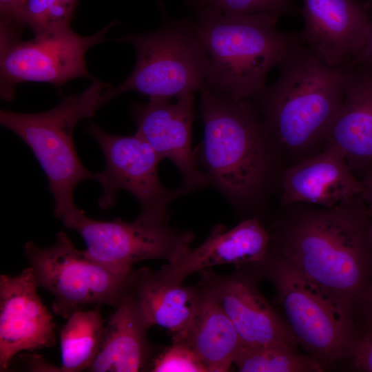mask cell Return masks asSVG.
<instances>
[{
	"instance_id": "cell-1",
	"label": "cell",
	"mask_w": 372,
	"mask_h": 372,
	"mask_svg": "<svg viewBox=\"0 0 372 372\" xmlns=\"http://www.w3.org/2000/svg\"><path fill=\"white\" fill-rule=\"evenodd\" d=\"M371 223L361 196L303 208L279 229L276 254L355 310L372 282Z\"/></svg>"
},
{
	"instance_id": "cell-2",
	"label": "cell",
	"mask_w": 372,
	"mask_h": 372,
	"mask_svg": "<svg viewBox=\"0 0 372 372\" xmlns=\"http://www.w3.org/2000/svg\"><path fill=\"white\" fill-rule=\"evenodd\" d=\"M278 68L276 81L254 99L272 143L304 153L325 143L342 105L347 65L326 64L300 39Z\"/></svg>"
},
{
	"instance_id": "cell-3",
	"label": "cell",
	"mask_w": 372,
	"mask_h": 372,
	"mask_svg": "<svg viewBox=\"0 0 372 372\" xmlns=\"http://www.w3.org/2000/svg\"><path fill=\"white\" fill-rule=\"evenodd\" d=\"M278 19L265 13L227 15L213 8L198 10L192 25L210 60L204 88L237 101L258 96L267 87L269 72L300 41L299 34L278 29Z\"/></svg>"
},
{
	"instance_id": "cell-4",
	"label": "cell",
	"mask_w": 372,
	"mask_h": 372,
	"mask_svg": "<svg viewBox=\"0 0 372 372\" xmlns=\"http://www.w3.org/2000/svg\"><path fill=\"white\" fill-rule=\"evenodd\" d=\"M203 165L211 181L236 205H248L267 180L272 142L251 99L237 101L207 88L200 92Z\"/></svg>"
},
{
	"instance_id": "cell-5",
	"label": "cell",
	"mask_w": 372,
	"mask_h": 372,
	"mask_svg": "<svg viewBox=\"0 0 372 372\" xmlns=\"http://www.w3.org/2000/svg\"><path fill=\"white\" fill-rule=\"evenodd\" d=\"M110 87L94 79L81 94L68 96L50 110L28 114L0 111L1 125L28 145L44 171L57 218L76 207L73 198L76 185L96 179V173L81 162L73 133L80 121L92 118L103 106L102 94Z\"/></svg>"
},
{
	"instance_id": "cell-6",
	"label": "cell",
	"mask_w": 372,
	"mask_h": 372,
	"mask_svg": "<svg viewBox=\"0 0 372 372\" xmlns=\"http://www.w3.org/2000/svg\"><path fill=\"white\" fill-rule=\"evenodd\" d=\"M276 289L299 344L322 363L351 355L358 337L354 309L277 254L254 264Z\"/></svg>"
},
{
	"instance_id": "cell-7",
	"label": "cell",
	"mask_w": 372,
	"mask_h": 372,
	"mask_svg": "<svg viewBox=\"0 0 372 372\" xmlns=\"http://www.w3.org/2000/svg\"><path fill=\"white\" fill-rule=\"evenodd\" d=\"M116 41L134 47L136 61L122 83L103 92V105L127 91L149 97L176 98L205 87L210 60L194 32L192 19L169 21L157 30L127 34Z\"/></svg>"
},
{
	"instance_id": "cell-8",
	"label": "cell",
	"mask_w": 372,
	"mask_h": 372,
	"mask_svg": "<svg viewBox=\"0 0 372 372\" xmlns=\"http://www.w3.org/2000/svg\"><path fill=\"white\" fill-rule=\"evenodd\" d=\"M24 253L39 286L54 296L53 311L66 320L90 306L115 307L130 291L134 270H111L78 249L63 231L50 247L26 242Z\"/></svg>"
},
{
	"instance_id": "cell-9",
	"label": "cell",
	"mask_w": 372,
	"mask_h": 372,
	"mask_svg": "<svg viewBox=\"0 0 372 372\" xmlns=\"http://www.w3.org/2000/svg\"><path fill=\"white\" fill-rule=\"evenodd\" d=\"M65 227L83 239L90 258L110 269L130 273L138 262L159 259L170 263L190 247L194 235L169 225V219L138 216L131 222L120 218L104 221L90 218L77 207L61 218Z\"/></svg>"
},
{
	"instance_id": "cell-10",
	"label": "cell",
	"mask_w": 372,
	"mask_h": 372,
	"mask_svg": "<svg viewBox=\"0 0 372 372\" xmlns=\"http://www.w3.org/2000/svg\"><path fill=\"white\" fill-rule=\"evenodd\" d=\"M116 21L94 34L83 37L70 25L45 32L28 41L13 33L1 34V96L10 100L14 87L24 81L63 84L78 77L92 78L85 56L92 46L103 42Z\"/></svg>"
},
{
	"instance_id": "cell-11",
	"label": "cell",
	"mask_w": 372,
	"mask_h": 372,
	"mask_svg": "<svg viewBox=\"0 0 372 372\" xmlns=\"http://www.w3.org/2000/svg\"><path fill=\"white\" fill-rule=\"evenodd\" d=\"M86 132L96 140L105 161L104 171L96 173V181L103 190L99 207H112L117 192L125 189L139 203L138 216L169 219L170 203L189 192L183 186L169 189L161 184L158 174L161 158L149 144L136 132L132 136L111 134L94 123Z\"/></svg>"
},
{
	"instance_id": "cell-12",
	"label": "cell",
	"mask_w": 372,
	"mask_h": 372,
	"mask_svg": "<svg viewBox=\"0 0 372 372\" xmlns=\"http://www.w3.org/2000/svg\"><path fill=\"white\" fill-rule=\"evenodd\" d=\"M199 273V282L213 293L243 345H278L297 350V339L261 293L254 273L237 271L220 275L209 269Z\"/></svg>"
},
{
	"instance_id": "cell-13",
	"label": "cell",
	"mask_w": 372,
	"mask_h": 372,
	"mask_svg": "<svg viewBox=\"0 0 372 372\" xmlns=\"http://www.w3.org/2000/svg\"><path fill=\"white\" fill-rule=\"evenodd\" d=\"M32 269L0 276V371H7L14 357L23 351L53 347V318L37 293Z\"/></svg>"
},
{
	"instance_id": "cell-14",
	"label": "cell",
	"mask_w": 372,
	"mask_h": 372,
	"mask_svg": "<svg viewBox=\"0 0 372 372\" xmlns=\"http://www.w3.org/2000/svg\"><path fill=\"white\" fill-rule=\"evenodd\" d=\"M173 98L149 97L145 104L136 103L132 116L138 133L152 147L161 160H170L180 171L183 186L189 192L209 183L198 167L192 149V127L194 118V94Z\"/></svg>"
},
{
	"instance_id": "cell-15",
	"label": "cell",
	"mask_w": 372,
	"mask_h": 372,
	"mask_svg": "<svg viewBox=\"0 0 372 372\" xmlns=\"http://www.w3.org/2000/svg\"><path fill=\"white\" fill-rule=\"evenodd\" d=\"M301 41L326 64L349 65L367 36L366 6L353 0H303Z\"/></svg>"
},
{
	"instance_id": "cell-16",
	"label": "cell",
	"mask_w": 372,
	"mask_h": 372,
	"mask_svg": "<svg viewBox=\"0 0 372 372\" xmlns=\"http://www.w3.org/2000/svg\"><path fill=\"white\" fill-rule=\"evenodd\" d=\"M270 245L269 233L256 218L246 219L230 229L217 225L200 245L189 247L154 273L164 282L180 284L189 276L211 267L258 263L266 257Z\"/></svg>"
},
{
	"instance_id": "cell-17",
	"label": "cell",
	"mask_w": 372,
	"mask_h": 372,
	"mask_svg": "<svg viewBox=\"0 0 372 372\" xmlns=\"http://www.w3.org/2000/svg\"><path fill=\"white\" fill-rule=\"evenodd\" d=\"M281 189L283 206L306 203L331 207L361 196L363 185L340 150L324 144L321 152L304 158L283 172Z\"/></svg>"
},
{
	"instance_id": "cell-18",
	"label": "cell",
	"mask_w": 372,
	"mask_h": 372,
	"mask_svg": "<svg viewBox=\"0 0 372 372\" xmlns=\"http://www.w3.org/2000/svg\"><path fill=\"white\" fill-rule=\"evenodd\" d=\"M324 144L340 150L362 180L372 169V66L347 65L342 105Z\"/></svg>"
},
{
	"instance_id": "cell-19",
	"label": "cell",
	"mask_w": 372,
	"mask_h": 372,
	"mask_svg": "<svg viewBox=\"0 0 372 372\" xmlns=\"http://www.w3.org/2000/svg\"><path fill=\"white\" fill-rule=\"evenodd\" d=\"M114 309L105 325L97 355L87 371H146L153 358L147 335L149 327L130 292Z\"/></svg>"
},
{
	"instance_id": "cell-20",
	"label": "cell",
	"mask_w": 372,
	"mask_h": 372,
	"mask_svg": "<svg viewBox=\"0 0 372 372\" xmlns=\"http://www.w3.org/2000/svg\"><path fill=\"white\" fill-rule=\"evenodd\" d=\"M148 327L159 326L172 335L173 342L183 338L195 313L199 287L172 284L158 278L154 271L134 270L129 291Z\"/></svg>"
},
{
	"instance_id": "cell-21",
	"label": "cell",
	"mask_w": 372,
	"mask_h": 372,
	"mask_svg": "<svg viewBox=\"0 0 372 372\" xmlns=\"http://www.w3.org/2000/svg\"><path fill=\"white\" fill-rule=\"evenodd\" d=\"M198 286L196 309L180 341L194 351L209 372L228 371L242 342L213 293L200 282Z\"/></svg>"
},
{
	"instance_id": "cell-22",
	"label": "cell",
	"mask_w": 372,
	"mask_h": 372,
	"mask_svg": "<svg viewBox=\"0 0 372 372\" xmlns=\"http://www.w3.org/2000/svg\"><path fill=\"white\" fill-rule=\"evenodd\" d=\"M104 327L99 307L73 313L59 335L61 359L59 371L87 370L97 355Z\"/></svg>"
},
{
	"instance_id": "cell-23",
	"label": "cell",
	"mask_w": 372,
	"mask_h": 372,
	"mask_svg": "<svg viewBox=\"0 0 372 372\" xmlns=\"http://www.w3.org/2000/svg\"><path fill=\"white\" fill-rule=\"evenodd\" d=\"M234 364L241 372H320L322 363L311 355L278 345H242Z\"/></svg>"
},
{
	"instance_id": "cell-24",
	"label": "cell",
	"mask_w": 372,
	"mask_h": 372,
	"mask_svg": "<svg viewBox=\"0 0 372 372\" xmlns=\"http://www.w3.org/2000/svg\"><path fill=\"white\" fill-rule=\"evenodd\" d=\"M78 0H28L17 19L34 36L70 25Z\"/></svg>"
},
{
	"instance_id": "cell-25",
	"label": "cell",
	"mask_w": 372,
	"mask_h": 372,
	"mask_svg": "<svg viewBox=\"0 0 372 372\" xmlns=\"http://www.w3.org/2000/svg\"><path fill=\"white\" fill-rule=\"evenodd\" d=\"M187 3L198 10L213 8L227 15L265 13L280 17L300 13L292 0H187Z\"/></svg>"
},
{
	"instance_id": "cell-26",
	"label": "cell",
	"mask_w": 372,
	"mask_h": 372,
	"mask_svg": "<svg viewBox=\"0 0 372 372\" xmlns=\"http://www.w3.org/2000/svg\"><path fill=\"white\" fill-rule=\"evenodd\" d=\"M148 369L152 372H209L194 351L181 341L173 342L153 357Z\"/></svg>"
},
{
	"instance_id": "cell-27",
	"label": "cell",
	"mask_w": 372,
	"mask_h": 372,
	"mask_svg": "<svg viewBox=\"0 0 372 372\" xmlns=\"http://www.w3.org/2000/svg\"><path fill=\"white\" fill-rule=\"evenodd\" d=\"M350 356L354 369L372 372V329L357 337Z\"/></svg>"
},
{
	"instance_id": "cell-28",
	"label": "cell",
	"mask_w": 372,
	"mask_h": 372,
	"mask_svg": "<svg viewBox=\"0 0 372 372\" xmlns=\"http://www.w3.org/2000/svg\"><path fill=\"white\" fill-rule=\"evenodd\" d=\"M28 0H0L1 28L14 29L17 19Z\"/></svg>"
},
{
	"instance_id": "cell-29",
	"label": "cell",
	"mask_w": 372,
	"mask_h": 372,
	"mask_svg": "<svg viewBox=\"0 0 372 372\" xmlns=\"http://www.w3.org/2000/svg\"><path fill=\"white\" fill-rule=\"evenodd\" d=\"M349 64L372 66V19L370 20L367 36L361 49Z\"/></svg>"
},
{
	"instance_id": "cell-30",
	"label": "cell",
	"mask_w": 372,
	"mask_h": 372,
	"mask_svg": "<svg viewBox=\"0 0 372 372\" xmlns=\"http://www.w3.org/2000/svg\"><path fill=\"white\" fill-rule=\"evenodd\" d=\"M359 307L363 312L367 329H372V282L362 296L356 309Z\"/></svg>"
},
{
	"instance_id": "cell-31",
	"label": "cell",
	"mask_w": 372,
	"mask_h": 372,
	"mask_svg": "<svg viewBox=\"0 0 372 372\" xmlns=\"http://www.w3.org/2000/svg\"><path fill=\"white\" fill-rule=\"evenodd\" d=\"M361 181L363 185L361 197L366 204L369 211L372 212V169Z\"/></svg>"
},
{
	"instance_id": "cell-32",
	"label": "cell",
	"mask_w": 372,
	"mask_h": 372,
	"mask_svg": "<svg viewBox=\"0 0 372 372\" xmlns=\"http://www.w3.org/2000/svg\"><path fill=\"white\" fill-rule=\"evenodd\" d=\"M371 215V223L369 229V243H370V249H371V258H372V212H370Z\"/></svg>"
}]
</instances>
